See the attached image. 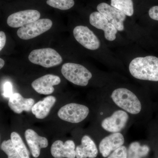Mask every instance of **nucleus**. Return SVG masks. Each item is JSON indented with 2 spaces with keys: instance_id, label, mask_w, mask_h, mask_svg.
Segmentation results:
<instances>
[{
  "instance_id": "1",
  "label": "nucleus",
  "mask_w": 158,
  "mask_h": 158,
  "mask_svg": "<svg viewBox=\"0 0 158 158\" xmlns=\"http://www.w3.org/2000/svg\"><path fill=\"white\" fill-rule=\"evenodd\" d=\"M129 69L134 77L144 81H158V58L154 56L139 57L130 62Z\"/></svg>"
},
{
  "instance_id": "19",
  "label": "nucleus",
  "mask_w": 158,
  "mask_h": 158,
  "mask_svg": "<svg viewBox=\"0 0 158 158\" xmlns=\"http://www.w3.org/2000/svg\"><path fill=\"white\" fill-rule=\"evenodd\" d=\"M149 147L147 145H141L137 141L130 144L127 150V158H143L149 152Z\"/></svg>"
},
{
  "instance_id": "10",
  "label": "nucleus",
  "mask_w": 158,
  "mask_h": 158,
  "mask_svg": "<svg viewBox=\"0 0 158 158\" xmlns=\"http://www.w3.org/2000/svg\"><path fill=\"white\" fill-rule=\"evenodd\" d=\"M97 9L115 26L118 31H122L124 30L123 22L126 18V15L122 11L106 3L99 4Z\"/></svg>"
},
{
  "instance_id": "22",
  "label": "nucleus",
  "mask_w": 158,
  "mask_h": 158,
  "mask_svg": "<svg viewBox=\"0 0 158 158\" xmlns=\"http://www.w3.org/2000/svg\"><path fill=\"white\" fill-rule=\"evenodd\" d=\"M46 3L51 7L61 10H68L75 4L74 0H47Z\"/></svg>"
},
{
  "instance_id": "23",
  "label": "nucleus",
  "mask_w": 158,
  "mask_h": 158,
  "mask_svg": "<svg viewBox=\"0 0 158 158\" xmlns=\"http://www.w3.org/2000/svg\"><path fill=\"white\" fill-rule=\"evenodd\" d=\"M1 148L8 158H21L13 146L11 139L3 141L1 144Z\"/></svg>"
},
{
  "instance_id": "15",
  "label": "nucleus",
  "mask_w": 158,
  "mask_h": 158,
  "mask_svg": "<svg viewBox=\"0 0 158 158\" xmlns=\"http://www.w3.org/2000/svg\"><path fill=\"white\" fill-rule=\"evenodd\" d=\"M51 152L55 158H75L76 157L75 144L72 140H67L64 143L61 140L55 141L51 146Z\"/></svg>"
},
{
  "instance_id": "21",
  "label": "nucleus",
  "mask_w": 158,
  "mask_h": 158,
  "mask_svg": "<svg viewBox=\"0 0 158 158\" xmlns=\"http://www.w3.org/2000/svg\"><path fill=\"white\" fill-rule=\"evenodd\" d=\"M111 6L122 11L126 15L131 16L134 14L132 0H111Z\"/></svg>"
},
{
  "instance_id": "3",
  "label": "nucleus",
  "mask_w": 158,
  "mask_h": 158,
  "mask_svg": "<svg viewBox=\"0 0 158 158\" xmlns=\"http://www.w3.org/2000/svg\"><path fill=\"white\" fill-rule=\"evenodd\" d=\"M61 73L66 80L74 85L85 87L92 78V74L86 67L74 63H65L62 65Z\"/></svg>"
},
{
  "instance_id": "5",
  "label": "nucleus",
  "mask_w": 158,
  "mask_h": 158,
  "mask_svg": "<svg viewBox=\"0 0 158 158\" xmlns=\"http://www.w3.org/2000/svg\"><path fill=\"white\" fill-rule=\"evenodd\" d=\"M89 109L85 105L71 103L63 106L58 111V116L62 120L77 123L87 118Z\"/></svg>"
},
{
  "instance_id": "14",
  "label": "nucleus",
  "mask_w": 158,
  "mask_h": 158,
  "mask_svg": "<svg viewBox=\"0 0 158 158\" xmlns=\"http://www.w3.org/2000/svg\"><path fill=\"white\" fill-rule=\"evenodd\" d=\"M25 137L32 156L38 158L41 148H46L48 145V140L45 137L39 136L35 131L29 129L25 132Z\"/></svg>"
},
{
  "instance_id": "17",
  "label": "nucleus",
  "mask_w": 158,
  "mask_h": 158,
  "mask_svg": "<svg viewBox=\"0 0 158 158\" xmlns=\"http://www.w3.org/2000/svg\"><path fill=\"white\" fill-rule=\"evenodd\" d=\"M77 158H94L98 154V150L93 140L88 135L82 137L81 145L76 148Z\"/></svg>"
},
{
  "instance_id": "28",
  "label": "nucleus",
  "mask_w": 158,
  "mask_h": 158,
  "mask_svg": "<svg viewBox=\"0 0 158 158\" xmlns=\"http://www.w3.org/2000/svg\"><path fill=\"white\" fill-rule=\"evenodd\" d=\"M5 64V61L2 59H0V69H2Z\"/></svg>"
},
{
  "instance_id": "24",
  "label": "nucleus",
  "mask_w": 158,
  "mask_h": 158,
  "mask_svg": "<svg viewBox=\"0 0 158 158\" xmlns=\"http://www.w3.org/2000/svg\"><path fill=\"white\" fill-rule=\"evenodd\" d=\"M107 158H127V148L123 145L111 153Z\"/></svg>"
},
{
  "instance_id": "20",
  "label": "nucleus",
  "mask_w": 158,
  "mask_h": 158,
  "mask_svg": "<svg viewBox=\"0 0 158 158\" xmlns=\"http://www.w3.org/2000/svg\"><path fill=\"white\" fill-rule=\"evenodd\" d=\"M11 140L13 146L21 158H30V154L20 136L13 132L11 135Z\"/></svg>"
},
{
  "instance_id": "9",
  "label": "nucleus",
  "mask_w": 158,
  "mask_h": 158,
  "mask_svg": "<svg viewBox=\"0 0 158 158\" xmlns=\"http://www.w3.org/2000/svg\"><path fill=\"white\" fill-rule=\"evenodd\" d=\"M89 21L91 25L104 31L107 40L113 41L116 39L118 30L101 13L98 11L92 12L90 15Z\"/></svg>"
},
{
  "instance_id": "25",
  "label": "nucleus",
  "mask_w": 158,
  "mask_h": 158,
  "mask_svg": "<svg viewBox=\"0 0 158 158\" xmlns=\"http://www.w3.org/2000/svg\"><path fill=\"white\" fill-rule=\"evenodd\" d=\"M12 85L10 82H6L4 85L3 95L6 98H9L13 94Z\"/></svg>"
},
{
  "instance_id": "27",
  "label": "nucleus",
  "mask_w": 158,
  "mask_h": 158,
  "mask_svg": "<svg viewBox=\"0 0 158 158\" xmlns=\"http://www.w3.org/2000/svg\"><path fill=\"white\" fill-rule=\"evenodd\" d=\"M6 34L3 31L0 32V51H2L5 47L6 43Z\"/></svg>"
},
{
  "instance_id": "18",
  "label": "nucleus",
  "mask_w": 158,
  "mask_h": 158,
  "mask_svg": "<svg viewBox=\"0 0 158 158\" xmlns=\"http://www.w3.org/2000/svg\"><path fill=\"white\" fill-rule=\"evenodd\" d=\"M56 101V99L54 96L46 97L42 101L37 102L34 105L31 110L32 113L38 119L46 118L48 116Z\"/></svg>"
},
{
  "instance_id": "11",
  "label": "nucleus",
  "mask_w": 158,
  "mask_h": 158,
  "mask_svg": "<svg viewBox=\"0 0 158 158\" xmlns=\"http://www.w3.org/2000/svg\"><path fill=\"white\" fill-rule=\"evenodd\" d=\"M40 14L36 10H26L13 13L7 20V24L12 28H18L39 19Z\"/></svg>"
},
{
  "instance_id": "26",
  "label": "nucleus",
  "mask_w": 158,
  "mask_h": 158,
  "mask_svg": "<svg viewBox=\"0 0 158 158\" xmlns=\"http://www.w3.org/2000/svg\"><path fill=\"white\" fill-rule=\"evenodd\" d=\"M150 17L152 19L158 21V6H153L148 11Z\"/></svg>"
},
{
  "instance_id": "8",
  "label": "nucleus",
  "mask_w": 158,
  "mask_h": 158,
  "mask_svg": "<svg viewBox=\"0 0 158 158\" xmlns=\"http://www.w3.org/2000/svg\"><path fill=\"white\" fill-rule=\"evenodd\" d=\"M73 34L77 41L85 48L96 50L100 46L99 40L87 27L77 26L74 29Z\"/></svg>"
},
{
  "instance_id": "16",
  "label": "nucleus",
  "mask_w": 158,
  "mask_h": 158,
  "mask_svg": "<svg viewBox=\"0 0 158 158\" xmlns=\"http://www.w3.org/2000/svg\"><path fill=\"white\" fill-rule=\"evenodd\" d=\"M34 105L33 98H26L19 93H14L9 98L8 105L14 113L20 114L23 111L29 112Z\"/></svg>"
},
{
  "instance_id": "4",
  "label": "nucleus",
  "mask_w": 158,
  "mask_h": 158,
  "mask_svg": "<svg viewBox=\"0 0 158 158\" xmlns=\"http://www.w3.org/2000/svg\"><path fill=\"white\" fill-rule=\"evenodd\" d=\"M29 61L36 65L45 68H51L60 65L63 60L60 54L51 48L35 49L29 55Z\"/></svg>"
},
{
  "instance_id": "12",
  "label": "nucleus",
  "mask_w": 158,
  "mask_h": 158,
  "mask_svg": "<svg viewBox=\"0 0 158 158\" xmlns=\"http://www.w3.org/2000/svg\"><path fill=\"white\" fill-rule=\"evenodd\" d=\"M61 79L59 76L53 74H47L34 80L31 84L32 88L37 93L49 95L53 93V86L59 85Z\"/></svg>"
},
{
  "instance_id": "2",
  "label": "nucleus",
  "mask_w": 158,
  "mask_h": 158,
  "mask_svg": "<svg viewBox=\"0 0 158 158\" xmlns=\"http://www.w3.org/2000/svg\"><path fill=\"white\" fill-rule=\"evenodd\" d=\"M111 97L116 106L127 113L137 115L141 112V102L131 90L125 88H117L113 90Z\"/></svg>"
},
{
  "instance_id": "13",
  "label": "nucleus",
  "mask_w": 158,
  "mask_h": 158,
  "mask_svg": "<svg viewBox=\"0 0 158 158\" xmlns=\"http://www.w3.org/2000/svg\"><path fill=\"white\" fill-rule=\"evenodd\" d=\"M124 142V136L121 133H112L100 142V152L103 157H107L114 151L123 146Z\"/></svg>"
},
{
  "instance_id": "7",
  "label": "nucleus",
  "mask_w": 158,
  "mask_h": 158,
  "mask_svg": "<svg viewBox=\"0 0 158 158\" xmlns=\"http://www.w3.org/2000/svg\"><path fill=\"white\" fill-rule=\"evenodd\" d=\"M129 119L127 112L123 110H117L102 121V127L109 132H120L125 127Z\"/></svg>"
},
{
  "instance_id": "6",
  "label": "nucleus",
  "mask_w": 158,
  "mask_h": 158,
  "mask_svg": "<svg viewBox=\"0 0 158 158\" xmlns=\"http://www.w3.org/2000/svg\"><path fill=\"white\" fill-rule=\"evenodd\" d=\"M52 24V21L48 19H39L21 27L17 31V35L21 39H31L49 31Z\"/></svg>"
}]
</instances>
